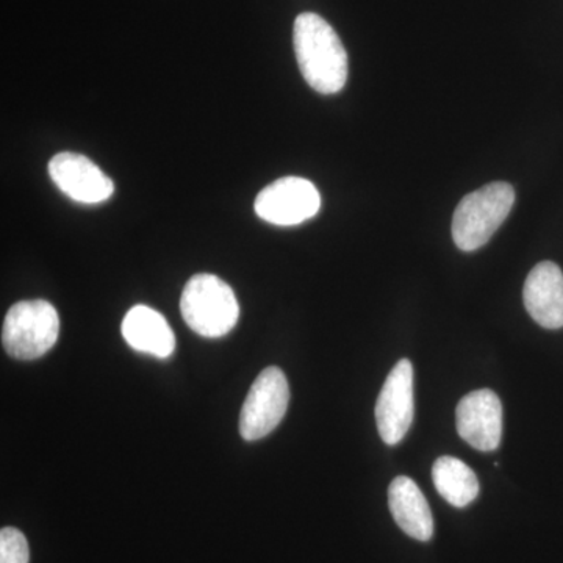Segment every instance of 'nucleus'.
Segmentation results:
<instances>
[{
	"mask_svg": "<svg viewBox=\"0 0 563 563\" xmlns=\"http://www.w3.org/2000/svg\"><path fill=\"white\" fill-rule=\"evenodd\" d=\"M296 58L307 84L321 95L342 91L347 80V54L328 21L314 13L296 18L292 29Z\"/></svg>",
	"mask_w": 563,
	"mask_h": 563,
	"instance_id": "f257e3e1",
	"label": "nucleus"
},
{
	"mask_svg": "<svg viewBox=\"0 0 563 563\" xmlns=\"http://www.w3.org/2000/svg\"><path fill=\"white\" fill-rule=\"evenodd\" d=\"M181 317L190 329L207 339H218L235 328L240 306L231 285L213 274H196L180 298Z\"/></svg>",
	"mask_w": 563,
	"mask_h": 563,
	"instance_id": "f03ea898",
	"label": "nucleus"
},
{
	"mask_svg": "<svg viewBox=\"0 0 563 563\" xmlns=\"http://www.w3.org/2000/svg\"><path fill=\"white\" fill-rule=\"evenodd\" d=\"M515 191L509 184L495 181L465 196L455 209L453 239L463 252L479 250L509 217Z\"/></svg>",
	"mask_w": 563,
	"mask_h": 563,
	"instance_id": "7ed1b4c3",
	"label": "nucleus"
},
{
	"mask_svg": "<svg viewBox=\"0 0 563 563\" xmlns=\"http://www.w3.org/2000/svg\"><path fill=\"white\" fill-rule=\"evenodd\" d=\"M60 318L51 302L21 301L7 313L2 328V343L11 357L35 361L57 343Z\"/></svg>",
	"mask_w": 563,
	"mask_h": 563,
	"instance_id": "20e7f679",
	"label": "nucleus"
},
{
	"mask_svg": "<svg viewBox=\"0 0 563 563\" xmlns=\"http://www.w3.org/2000/svg\"><path fill=\"white\" fill-rule=\"evenodd\" d=\"M290 401L287 377L277 366L258 374L240 415V433L247 442H255L272 433L284 420Z\"/></svg>",
	"mask_w": 563,
	"mask_h": 563,
	"instance_id": "39448f33",
	"label": "nucleus"
},
{
	"mask_svg": "<svg viewBox=\"0 0 563 563\" xmlns=\"http://www.w3.org/2000/svg\"><path fill=\"white\" fill-rule=\"evenodd\" d=\"M255 213L274 225H298L321 209L320 191L302 177H284L258 192Z\"/></svg>",
	"mask_w": 563,
	"mask_h": 563,
	"instance_id": "423d86ee",
	"label": "nucleus"
},
{
	"mask_svg": "<svg viewBox=\"0 0 563 563\" xmlns=\"http://www.w3.org/2000/svg\"><path fill=\"white\" fill-rule=\"evenodd\" d=\"M413 421V366L402 358L388 374L376 402L377 431L385 443L398 444Z\"/></svg>",
	"mask_w": 563,
	"mask_h": 563,
	"instance_id": "0eeeda50",
	"label": "nucleus"
},
{
	"mask_svg": "<svg viewBox=\"0 0 563 563\" xmlns=\"http://www.w3.org/2000/svg\"><path fill=\"white\" fill-rule=\"evenodd\" d=\"M459 435L474 450L492 453L503 437V404L496 393L483 388L466 395L455 410Z\"/></svg>",
	"mask_w": 563,
	"mask_h": 563,
	"instance_id": "6e6552de",
	"label": "nucleus"
},
{
	"mask_svg": "<svg viewBox=\"0 0 563 563\" xmlns=\"http://www.w3.org/2000/svg\"><path fill=\"white\" fill-rule=\"evenodd\" d=\"M51 179L68 198L80 203L107 201L114 191L113 181L85 155L62 152L49 162Z\"/></svg>",
	"mask_w": 563,
	"mask_h": 563,
	"instance_id": "1a4fd4ad",
	"label": "nucleus"
},
{
	"mask_svg": "<svg viewBox=\"0 0 563 563\" xmlns=\"http://www.w3.org/2000/svg\"><path fill=\"white\" fill-rule=\"evenodd\" d=\"M523 298L526 310L542 328H563V273L555 263H539L529 273Z\"/></svg>",
	"mask_w": 563,
	"mask_h": 563,
	"instance_id": "9d476101",
	"label": "nucleus"
},
{
	"mask_svg": "<svg viewBox=\"0 0 563 563\" xmlns=\"http://www.w3.org/2000/svg\"><path fill=\"white\" fill-rule=\"evenodd\" d=\"M388 507L393 520L407 536L429 542L433 536V517L424 495L410 477L393 479L388 488Z\"/></svg>",
	"mask_w": 563,
	"mask_h": 563,
	"instance_id": "9b49d317",
	"label": "nucleus"
},
{
	"mask_svg": "<svg viewBox=\"0 0 563 563\" xmlns=\"http://www.w3.org/2000/svg\"><path fill=\"white\" fill-rule=\"evenodd\" d=\"M121 331L133 350L154 357H169L176 347V336L168 321L161 312L147 306H135L129 310Z\"/></svg>",
	"mask_w": 563,
	"mask_h": 563,
	"instance_id": "f8f14e48",
	"label": "nucleus"
},
{
	"mask_svg": "<svg viewBox=\"0 0 563 563\" xmlns=\"http://www.w3.org/2000/svg\"><path fill=\"white\" fill-rule=\"evenodd\" d=\"M432 479L440 496L454 507H466L479 495L476 474L466 463L450 455L433 463Z\"/></svg>",
	"mask_w": 563,
	"mask_h": 563,
	"instance_id": "ddd939ff",
	"label": "nucleus"
},
{
	"mask_svg": "<svg viewBox=\"0 0 563 563\" xmlns=\"http://www.w3.org/2000/svg\"><path fill=\"white\" fill-rule=\"evenodd\" d=\"M31 550L20 529L3 528L0 531V563H29Z\"/></svg>",
	"mask_w": 563,
	"mask_h": 563,
	"instance_id": "4468645a",
	"label": "nucleus"
}]
</instances>
